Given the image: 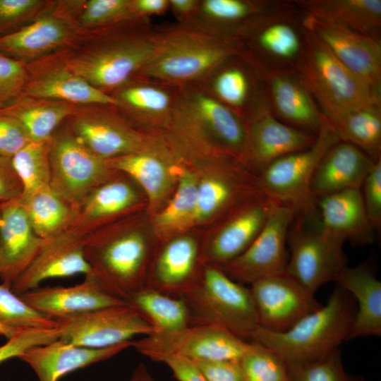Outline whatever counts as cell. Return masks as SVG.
<instances>
[{
	"label": "cell",
	"mask_w": 381,
	"mask_h": 381,
	"mask_svg": "<svg viewBox=\"0 0 381 381\" xmlns=\"http://www.w3.org/2000/svg\"><path fill=\"white\" fill-rule=\"evenodd\" d=\"M340 141L329 121L309 147L284 156L267 167L258 176L263 193L274 200L290 207L295 216H318L312 181L321 159Z\"/></svg>",
	"instance_id": "cell-6"
},
{
	"label": "cell",
	"mask_w": 381,
	"mask_h": 381,
	"mask_svg": "<svg viewBox=\"0 0 381 381\" xmlns=\"http://www.w3.org/2000/svg\"><path fill=\"white\" fill-rule=\"evenodd\" d=\"M356 146L339 141L321 159L315 170L312 192L319 198L350 189H361L375 164Z\"/></svg>",
	"instance_id": "cell-26"
},
{
	"label": "cell",
	"mask_w": 381,
	"mask_h": 381,
	"mask_svg": "<svg viewBox=\"0 0 381 381\" xmlns=\"http://www.w3.org/2000/svg\"><path fill=\"white\" fill-rule=\"evenodd\" d=\"M200 248L192 237L181 236L167 241L148 271L146 286L181 298L200 279Z\"/></svg>",
	"instance_id": "cell-20"
},
{
	"label": "cell",
	"mask_w": 381,
	"mask_h": 381,
	"mask_svg": "<svg viewBox=\"0 0 381 381\" xmlns=\"http://www.w3.org/2000/svg\"><path fill=\"white\" fill-rule=\"evenodd\" d=\"M49 140L32 141L11 158L13 167L23 186V192L19 198H25L49 186Z\"/></svg>",
	"instance_id": "cell-37"
},
{
	"label": "cell",
	"mask_w": 381,
	"mask_h": 381,
	"mask_svg": "<svg viewBox=\"0 0 381 381\" xmlns=\"http://www.w3.org/2000/svg\"><path fill=\"white\" fill-rule=\"evenodd\" d=\"M201 11L212 20L233 23L247 19L266 10V4L242 0H205Z\"/></svg>",
	"instance_id": "cell-45"
},
{
	"label": "cell",
	"mask_w": 381,
	"mask_h": 381,
	"mask_svg": "<svg viewBox=\"0 0 381 381\" xmlns=\"http://www.w3.org/2000/svg\"><path fill=\"white\" fill-rule=\"evenodd\" d=\"M301 48L297 64L299 81L331 123L362 107L380 104V92L350 71L305 30Z\"/></svg>",
	"instance_id": "cell-4"
},
{
	"label": "cell",
	"mask_w": 381,
	"mask_h": 381,
	"mask_svg": "<svg viewBox=\"0 0 381 381\" xmlns=\"http://www.w3.org/2000/svg\"><path fill=\"white\" fill-rule=\"evenodd\" d=\"M134 17L130 0H90L80 16V23L93 28Z\"/></svg>",
	"instance_id": "cell-43"
},
{
	"label": "cell",
	"mask_w": 381,
	"mask_h": 381,
	"mask_svg": "<svg viewBox=\"0 0 381 381\" xmlns=\"http://www.w3.org/2000/svg\"><path fill=\"white\" fill-rule=\"evenodd\" d=\"M131 221L119 220L84 237L83 252L92 274L111 295L126 300L146 286L150 244Z\"/></svg>",
	"instance_id": "cell-2"
},
{
	"label": "cell",
	"mask_w": 381,
	"mask_h": 381,
	"mask_svg": "<svg viewBox=\"0 0 381 381\" xmlns=\"http://www.w3.org/2000/svg\"><path fill=\"white\" fill-rule=\"evenodd\" d=\"M336 283L353 298L356 313L348 339L381 334V282L367 264L346 267Z\"/></svg>",
	"instance_id": "cell-27"
},
{
	"label": "cell",
	"mask_w": 381,
	"mask_h": 381,
	"mask_svg": "<svg viewBox=\"0 0 381 381\" xmlns=\"http://www.w3.org/2000/svg\"><path fill=\"white\" fill-rule=\"evenodd\" d=\"M18 199L36 234L45 240L66 231L78 210V207L60 197L50 186Z\"/></svg>",
	"instance_id": "cell-34"
},
{
	"label": "cell",
	"mask_w": 381,
	"mask_h": 381,
	"mask_svg": "<svg viewBox=\"0 0 381 381\" xmlns=\"http://www.w3.org/2000/svg\"><path fill=\"white\" fill-rule=\"evenodd\" d=\"M28 78L25 62L0 53V109L23 95Z\"/></svg>",
	"instance_id": "cell-44"
},
{
	"label": "cell",
	"mask_w": 381,
	"mask_h": 381,
	"mask_svg": "<svg viewBox=\"0 0 381 381\" xmlns=\"http://www.w3.org/2000/svg\"><path fill=\"white\" fill-rule=\"evenodd\" d=\"M127 179L126 174L116 171L93 190L79 205L67 231L85 236L133 210L140 198L136 188Z\"/></svg>",
	"instance_id": "cell-19"
},
{
	"label": "cell",
	"mask_w": 381,
	"mask_h": 381,
	"mask_svg": "<svg viewBox=\"0 0 381 381\" xmlns=\"http://www.w3.org/2000/svg\"><path fill=\"white\" fill-rule=\"evenodd\" d=\"M31 142L28 133L18 121L0 114V156L12 158Z\"/></svg>",
	"instance_id": "cell-50"
},
{
	"label": "cell",
	"mask_w": 381,
	"mask_h": 381,
	"mask_svg": "<svg viewBox=\"0 0 381 381\" xmlns=\"http://www.w3.org/2000/svg\"><path fill=\"white\" fill-rule=\"evenodd\" d=\"M214 89L218 97L225 103L238 107L246 99L248 83L244 73L236 68L221 72L214 83Z\"/></svg>",
	"instance_id": "cell-48"
},
{
	"label": "cell",
	"mask_w": 381,
	"mask_h": 381,
	"mask_svg": "<svg viewBox=\"0 0 381 381\" xmlns=\"http://www.w3.org/2000/svg\"><path fill=\"white\" fill-rule=\"evenodd\" d=\"M58 339L59 332L57 327L19 329L0 346V364L10 358H19L32 347L47 344Z\"/></svg>",
	"instance_id": "cell-46"
},
{
	"label": "cell",
	"mask_w": 381,
	"mask_h": 381,
	"mask_svg": "<svg viewBox=\"0 0 381 381\" xmlns=\"http://www.w3.org/2000/svg\"><path fill=\"white\" fill-rule=\"evenodd\" d=\"M294 217L290 207L277 203L246 250L220 269L232 279L249 284L286 272L288 234Z\"/></svg>",
	"instance_id": "cell-12"
},
{
	"label": "cell",
	"mask_w": 381,
	"mask_h": 381,
	"mask_svg": "<svg viewBox=\"0 0 381 381\" xmlns=\"http://www.w3.org/2000/svg\"><path fill=\"white\" fill-rule=\"evenodd\" d=\"M109 166L128 176L138 183L152 201L164 193L168 181V171L157 156L139 150L108 160Z\"/></svg>",
	"instance_id": "cell-36"
},
{
	"label": "cell",
	"mask_w": 381,
	"mask_h": 381,
	"mask_svg": "<svg viewBox=\"0 0 381 381\" xmlns=\"http://www.w3.org/2000/svg\"><path fill=\"white\" fill-rule=\"evenodd\" d=\"M317 207L320 225L327 234L354 246L374 242L376 231L367 216L361 189L320 198Z\"/></svg>",
	"instance_id": "cell-25"
},
{
	"label": "cell",
	"mask_w": 381,
	"mask_h": 381,
	"mask_svg": "<svg viewBox=\"0 0 381 381\" xmlns=\"http://www.w3.org/2000/svg\"><path fill=\"white\" fill-rule=\"evenodd\" d=\"M125 301L151 326L154 333L174 332L190 325V311L181 298L145 286Z\"/></svg>",
	"instance_id": "cell-33"
},
{
	"label": "cell",
	"mask_w": 381,
	"mask_h": 381,
	"mask_svg": "<svg viewBox=\"0 0 381 381\" xmlns=\"http://www.w3.org/2000/svg\"><path fill=\"white\" fill-rule=\"evenodd\" d=\"M72 37L70 26L59 17H42L18 30L0 36V52L25 62L54 51Z\"/></svg>",
	"instance_id": "cell-28"
},
{
	"label": "cell",
	"mask_w": 381,
	"mask_h": 381,
	"mask_svg": "<svg viewBox=\"0 0 381 381\" xmlns=\"http://www.w3.org/2000/svg\"><path fill=\"white\" fill-rule=\"evenodd\" d=\"M54 320L59 339L87 348L109 347L138 335L154 333L151 326L126 303Z\"/></svg>",
	"instance_id": "cell-11"
},
{
	"label": "cell",
	"mask_w": 381,
	"mask_h": 381,
	"mask_svg": "<svg viewBox=\"0 0 381 381\" xmlns=\"http://www.w3.org/2000/svg\"><path fill=\"white\" fill-rule=\"evenodd\" d=\"M119 107L142 118H167L174 107L170 95L158 86L149 84H124L117 97Z\"/></svg>",
	"instance_id": "cell-38"
},
{
	"label": "cell",
	"mask_w": 381,
	"mask_h": 381,
	"mask_svg": "<svg viewBox=\"0 0 381 381\" xmlns=\"http://www.w3.org/2000/svg\"><path fill=\"white\" fill-rule=\"evenodd\" d=\"M287 242L286 272L314 294L322 285L336 282L347 267L344 242L322 229L318 216H295Z\"/></svg>",
	"instance_id": "cell-8"
},
{
	"label": "cell",
	"mask_w": 381,
	"mask_h": 381,
	"mask_svg": "<svg viewBox=\"0 0 381 381\" xmlns=\"http://www.w3.org/2000/svg\"><path fill=\"white\" fill-rule=\"evenodd\" d=\"M169 7L167 0H131V8L133 16L158 15Z\"/></svg>",
	"instance_id": "cell-55"
},
{
	"label": "cell",
	"mask_w": 381,
	"mask_h": 381,
	"mask_svg": "<svg viewBox=\"0 0 381 381\" xmlns=\"http://www.w3.org/2000/svg\"><path fill=\"white\" fill-rule=\"evenodd\" d=\"M78 110L77 106L61 101L22 95L0 114L18 121L33 142L49 140L59 124Z\"/></svg>",
	"instance_id": "cell-30"
},
{
	"label": "cell",
	"mask_w": 381,
	"mask_h": 381,
	"mask_svg": "<svg viewBox=\"0 0 381 381\" xmlns=\"http://www.w3.org/2000/svg\"><path fill=\"white\" fill-rule=\"evenodd\" d=\"M250 285L258 325L270 332H285L322 306L314 293L286 272Z\"/></svg>",
	"instance_id": "cell-13"
},
{
	"label": "cell",
	"mask_w": 381,
	"mask_h": 381,
	"mask_svg": "<svg viewBox=\"0 0 381 381\" xmlns=\"http://www.w3.org/2000/svg\"><path fill=\"white\" fill-rule=\"evenodd\" d=\"M132 341L94 349L79 346L61 339L28 349L18 358L32 368L39 381H58L64 375L106 361L131 346Z\"/></svg>",
	"instance_id": "cell-24"
},
{
	"label": "cell",
	"mask_w": 381,
	"mask_h": 381,
	"mask_svg": "<svg viewBox=\"0 0 381 381\" xmlns=\"http://www.w3.org/2000/svg\"><path fill=\"white\" fill-rule=\"evenodd\" d=\"M190 314V325H212L249 341L258 325L249 288L220 268L205 265L198 282L181 297Z\"/></svg>",
	"instance_id": "cell-5"
},
{
	"label": "cell",
	"mask_w": 381,
	"mask_h": 381,
	"mask_svg": "<svg viewBox=\"0 0 381 381\" xmlns=\"http://www.w3.org/2000/svg\"><path fill=\"white\" fill-rule=\"evenodd\" d=\"M52 190L78 207L87 195L111 178L116 170L108 160L84 146L66 126L49 139Z\"/></svg>",
	"instance_id": "cell-9"
},
{
	"label": "cell",
	"mask_w": 381,
	"mask_h": 381,
	"mask_svg": "<svg viewBox=\"0 0 381 381\" xmlns=\"http://www.w3.org/2000/svg\"><path fill=\"white\" fill-rule=\"evenodd\" d=\"M251 341L212 325H190L170 332L152 333L132 341L131 346L155 361L168 355L183 356L195 361H238Z\"/></svg>",
	"instance_id": "cell-10"
},
{
	"label": "cell",
	"mask_w": 381,
	"mask_h": 381,
	"mask_svg": "<svg viewBox=\"0 0 381 381\" xmlns=\"http://www.w3.org/2000/svg\"><path fill=\"white\" fill-rule=\"evenodd\" d=\"M349 293L337 285L327 303L283 332L258 327L250 341L277 353L288 367L307 364L338 351L348 339L356 313Z\"/></svg>",
	"instance_id": "cell-1"
},
{
	"label": "cell",
	"mask_w": 381,
	"mask_h": 381,
	"mask_svg": "<svg viewBox=\"0 0 381 381\" xmlns=\"http://www.w3.org/2000/svg\"><path fill=\"white\" fill-rule=\"evenodd\" d=\"M46 242L32 229L18 199L0 203V280L11 288Z\"/></svg>",
	"instance_id": "cell-18"
},
{
	"label": "cell",
	"mask_w": 381,
	"mask_h": 381,
	"mask_svg": "<svg viewBox=\"0 0 381 381\" xmlns=\"http://www.w3.org/2000/svg\"><path fill=\"white\" fill-rule=\"evenodd\" d=\"M361 192L367 216L377 232L381 228V159L365 177Z\"/></svg>",
	"instance_id": "cell-49"
},
{
	"label": "cell",
	"mask_w": 381,
	"mask_h": 381,
	"mask_svg": "<svg viewBox=\"0 0 381 381\" xmlns=\"http://www.w3.org/2000/svg\"><path fill=\"white\" fill-rule=\"evenodd\" d=\"M22 192V183L13 167L11 158L0 156V203L18 199Z\"/></svg>",
	"instance_id": "cell-54"
},
{
	"label": "cell",
	"mask_w": 381,
	"mask_h": 381,
	"mask_svg": "<svg viewBox=\"0 0 381 381\" xmlns=\"http://www.w3.org/2000/svg\"><path fill=\"white\" fill-rule=\"evenodd\" d=\"M84 237L66 230L46 240L37 256L13 282L11 291L20 295L38 288L47 279L92 274L84 255Z\"/></svg>",
	"instance_id": "cell-17"
},
{
	"label": "cell",
	"mask_w": 381,
	"mask_h": 381,
	"mask_svg": "<svg viewBox=\"0 0 381 381\" xmlns=\"http://www.w3.org/2000/svg\"><path fill=\"white\" fill-rule=\"evenodd\" d=\"M68 119L73 135L101 158L109 160L142 150V135L113 112L77 110Z\"/></svg>",
	"instance_id": "cell-15"
},
{
	"label": "cell",
	"mask_w": 381,
	"mask_h": 381,
	"mask_svg": "<svg viewBox=\"0 0 381 381\" xmlns=\"http://www.w3.org/2000/svg\"><path fill=\"white\" fill-rule=\"evenodd\" d=\"M332 125L340 141L356 146L375 162L381 159L380 104L351 111Z\"/></svg>",
	"instance_id": "cell-35"
},
{
	"label": "cell",
	"mask_w": 381,
	"mask_h": 381,
	"mask_svg": "<svg viewBox=\"0 0 381 381\" xmlns=\"http://www.w3.org/2000/svg\"><path fill=\"white\" fill-rule=\"evenodd\" d=\"M39 0H0V28L10 26L38 8Z\"/></svg>",
	"instance_id": "cell-53"
},
{
	"label": "cell",
	"mask_w": 381,
	"mask_h": 381,
	"mask_svg": "<svg viewBox=\"0 0 381 381\" xmlns=\"http://www.w3.org/2000/svg\"><path fill=\"white\" fill-rule=\"evenodd\" d=\"M19 329L6 327L0 323V336L5 337L7 339L14 335Z\"/></svg>",
	"instance_id": "cell-58"
},
{
	"label": "cell",
	"mask_w": 381,
	"mask_h": 381,
	"mask_svg": "<svg viewBox=\"0 0 381 381\" xmlns=\"http://www.w3.org/2000/svg\"><path fill=\"white\" fill-rule=\"evenodd\" d=\"M154 361L167 365L178 381H207L195 361L176 355L162 356Z\"/></svg>",
	"instance_id": "cell-52"
},
{
	"label": "cell",
	"mask_w": 381,
	"mask_h": 381,
	"mask_svg": "<svg viewBox=\"0 0 381 381\" xmlns=\"http://www.w3.org/2000/svg\"><path fill=\"white\" fill-rule=\"evenodd\" d=\"M316 137L265 112L247 130L243 156L260 174L278 159L309 147Z\"/></svg>",
	"instance_id": "cell-23"
},
{
	"label": "cell",
	"mask_w": 381,
	"mask_h": 381,
	"mask_svg": "<svg viewBox=\"0 0 381 381\" xmlns=\"http://www.w3.org/2000/svg\"><path fill=\"white\" fill-rule=\"evenodd\" d=\"M277 203L263 194L237 209L207 246L203 253L205 264L220 268L242 254L260 233Z\"/></svg>",
	"instance_id": "cell-16"
},
{
	"label": "cell",
	"mask_w": 381,
	"mask_h": 381,
	"mask_svg": "<svg viewBox=\"0 0 381 381\" xmlns=\"http://www.w3.org/2000/svg\"><path fill=\"white\" fill-rule=\"evenodd\" d=\"M30 307L52 319L126 303L107 292L92 274L70 286L36 288L19 295Z\"/></svg>",
	"instance_id": "cell-21"
},
{
	"label": "cell",
	"mask_w": 381,
	"mask_h": 381,
	"mask_svg": "<svg viewBox=\"0 0 381 381\" xmlns=\"http://www.w3.org/2000/svg\"><path fill=\"white\" fill-rule=\"evenodd\" d=\"M183 105L190 116L208 128L230 152L243 155L247 129L226 106L205 93L193 94Z\"/></svg>",
	"instance_id": "cell-31"
},
{
	"label": "cell",
	"mask_w": 381,
	"mask_h": 381,
	"mask_svg": "<svg viewBox=\"0 0 381 381\" xmlns=\"http://www.w3.org/2000/svg\"><path fill=\"white\" fill-rule=\"evenodd\" d=\"M130 381H157L149 372L146 365L140 363L134 370Z\"/></svg>",
	"instance_id": "cell-57"
},
{
	"label": "cell",
	"mask_w": 381,
	"mask_h": 381,
	"mask_svg": "<svg viewBox=\"0 0 381 381\" xmlns=\"http://www.w3.org/2000/svg\"><path fill=\"white\" fill-rule=\"evenodd\" d=\"M259 44L270 54L281 58H291L300 52L301 43L295 31L284 23L266 27L258 37Z\"/></svg>",
	"instance_id": "cell-47"
},
{
	"label": "cell",
	"mask_w": 381,
	"mask_h": 381,
	"mask_svg": "<svg viewBox=\"0 0 381 381\" xmlns=\"http://www.w3.org/2000/svg\"><path fill=\"white\" fill-rule=\"evenodd\" d=\"M308 13L337 22L378 39L381 27L380 0H301Z\"/></svg>",
	"instance_id": "cell-32"
},
{
	"label": "cell",
	"mask_w": 381,
	"mask_h": 381,
	"mask_svg": "<svg viewBox=\"0 0 381 381\" xmlns=\"http://www.w3.org/2000/svg\"><path fill=\"white\" fill-rule=\"evenodd\" d=\"M303 26L346 67L380 92L381 45L377 38L310 13L305 16Z\"/></svg>",
	"instance_id": "cell-14"
},
{
	"label": "cell",
	"mask_w": 381,
	"mask_h": 381,
	"mask_svg": "<svg viewBox=\"0 0 381 381\" xmlns=\"http://www.w3.org/2000/svg\"><path fill=\"white\" fill-rule=\"evenodd\" d=\"M270 84L276 112L291 126L317 135L329 121L299 80L276 74L271 77Z\"/></svg>",
	"instance_id": "cell-29"
},
{
	"label": "cell",
	"mask_w": 381,
	"mask_h": 381,
	"mask_svg": "<svg viewBox=\"0 0 381 381\" xmlns=\"http://www.w3.org/2000/svg\"><path fill=\"white\" fill-rule=\"evenodd\" d=\"M246 381H289L288 367L272 349L256 342L239 360Z\"/></svg>",
	"instance_id": "cell-40"
},
{
	"label": "cell",
	"mask_w": 381,
	"mask_h": 381,
	"mask_svg": "<svg viewBox=\"0 0 381 381\" xmlns=\"http://www.w3.org/2000/svg\"><path fill=\"white\" fill-rule=\"evenodd\" d=\"M197 188L193 174L186 172L181 176L174 197L155 219L160 233H176L194 222Z\"/></svg>",
	"instance_id": "cell-39"
},
{
	"label": "cell",
	"mask_w": 381,
	"mask_h": 381,
	"mask_svg": "<svg viewBox=\"0 0 381 381\" xmlns=\"http://www.w3.org/2000/svg\"><path fill=\"white\" fill-rule=\"evenodd\" d=\"M169 7L181 17H188L194 13L198 6V1L195 0H170Z\"/></svg>",
	"instance_id": "cell-56"
},
{
	"label": "cell",
	"mask_w": 381,
	"mask_h": 381,
	"mask_svg": "<svg viewBox=\"0 0 381 381\" xmlns=\"http://www.w3.org/2000/svg\"><path fill=\"white\" fill-rule=\"evenodd\" d=\"M31 73L23 95L74 105L119 106L114 96L88 83L70 70L65 59L38 64Z\"/></svg>",
	"instance_id": "cell-22"
},
{
	"label": "cell",
	"mask_w": 381,
	"mask_h": 381,
	"mask_svg": "<svg viewBox=\"0 0 381 381\" xmlns=\"http://www.w3.org/2000/svg\"><path fill=\"white\" fill-rule=\"evenodd\" d=\"M157 33L104 42L65 59L67 67L93 87L107 92L139 73L153 55Z\"/></svg>",
	"instance_id": "cell-7"
},
{
	"label": "cell",
	"mask_w": 381,
	"mask_h": 381,
	"mask_svg": "<svg viewBox=\"0 0 381 381\" xmlns=\"http://www.w3.org/2000/svg\"><path fill=\"white\" fill-rule=\"evenodd\" d=\"M236 40L205 28L168 29L157 33L153 55L139 73L172 83L198 79L237 53Z\"/></svg>",
	"instance_id": "cell-3"
},
{
	"label": "cell",
	"mask_w": 381,
	"mask_h": 381,
	"mask_svg": "<svg viewBox=\"0 0 381 381\" xmlns=\"http://www.w3.org/2000/svg\"><path fill=\"white\" fill-rule=\"evenodd\" d=\"M288 370L289 381H362L345 370L339 350L312 363L288 367Z\"/></svg>",
	"instance_id": "cell-42"
},
{
	"label": "cell",
	"mask_w": 381,
	"mask_h": 381,
	"mask_svg": "<svg viewBox=\"0 0 381 381\" xmlns=\"http://www.w3.org/2000/svg\"><path fill=\"white\" fill-rule=\"evenodd\" d=\"M0 323L16 329L57 327L54 319L30 307L3 284H0Z\"/></svg>",
	"instance_id": "cell-41"
},
{
	"label": "cell",
	"mask_w": 381,
	"mask_h": 381,
	"mask_svg": "<svg viewBox=\"0 0 381 381\" xmlns=\"http://www.w3.org/2000/svg\"><path fill=\"white\" fill-rule=\"evenodd\" d=\"M195 363L207 381H246L239 360L195 361Z\"/></svg>",
	"instance_id": "cell-51"
}]
</instances>
